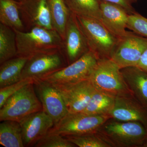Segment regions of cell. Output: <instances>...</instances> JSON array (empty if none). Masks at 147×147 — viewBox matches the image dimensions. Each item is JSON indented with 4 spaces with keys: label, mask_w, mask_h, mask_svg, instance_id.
<instances>
[{
    "label": "cell",
    "mask_w": 147,
    "mask_h": 147,
    "mask_svg": "<svg viewBox=\"0 0 147 147\" xmlns=\"http://www.w3.org/2000/svg\"><path fill=\"white\" fill-rule=\"evenodd\" d=\"M16 33L17 57L29 58L41 53L62 50L63 40L55 30L36 27Z\"/></svg>",
    "instance_id": "obj_1"
},
{
    "label": "cell",
    "mask_w": 147,
    "mask_h": 147,
    "mask_svg": "<svg viewBox=\"0 0 147 147\" xmlns=\"http://www.w3.org/2000/svg\"><path fill=\"white\" fill-rule=\"evenodd\" d=\"M96 89L115 97L134 96L121 69L111 59H99L90 78Z\"/></svg>",
    "instance_id": "obj_2"
},
{
    "label": "cell",
    "mask_w": 147,
    "mask_h": 147,
    "mask_svg": "<svg viewBox=\"0 0 147 147\" xmlns=\"http://www.w3.org/2000/svg\"><path fill=\"white\" fill-rule=\"evenodd\" d=\"M98 131L113 147H143L147 139V130L141 123L110 119Z\"/></svg>",
    "instance_id": "obj_3"
},
{
    "label": "cell",
    "mask_w": 147,
    "mask_h": 147,
    "mask_svg": "<svg viewBox=\"0 0 147 147\" xmlns=\"http://www.w3.org/2000/svg\"><path fill=\"white\" fill-rule=\"evenodd\" d=\"M33 82L11 96L0 108L1 121L11 120L20 122L27 116L42 110V104L35 91Z\"/></svg>",
    "instance_id": "obj_4"
},
{
    "label": "cell",
    "mask_w": 147,
    "mask_h": 147,
    "mask_svg": "<svg viewBox=\"0 0 147 147\" xmlns=\"http://www.w3.org/2000/svg\"><path fill=\"white\" fill-rule=\"evenodd\" d=\"M77 17L86 38L90 50L99 59H111L119 38L109 31L99 20Z\"/></svg>",
    "instance_id": "obj_5"
},
{
    "label": "cell",
    "mask_w": 147,
    "mask_h": 147,
    "mask_svg": "<svg viewBox=\"0 0 147 147\" xmlns=\"http://www.w3.org/2000/svg\"><path fill=\"white\" fill-rule=\"evenodd\" d=\"M111 119L109 115H89L81 112L68 113L54 125L47 133L65 137L96 132Z\"/></svg>",
    "instance_id": "obj_6"
},
{
    "label": "cell",
    "mask_w": 147,
    "mask_h": 147,
    "mask_svg": "<svg viewBox=\"0 0 147 147\" xmlns=\"http://www.w3.org/2000/svg\"><path fill=\"white\" fill-rule=\"evenodd\" d=\"M99 59L90 50L72 63L39 79L53 84H71L90 79Z\"/></svg>",
    "instance_id": "obj_7"
},
{
    "label": "cell",
    "mask_w": 147,
    "mask_h": 147,
    "mask_svg": "<svg viewBox=\"0 0 147 147\" xmlns=\"http://www.w3.org/2000/svg\"><path fill=\"white\" fill-rule=\"evenodd\" d=\"M147 48V38L127 31L119 38L111 59L121 69L137 66Z\"/></svg>",
    "instance_id": "obj_8"
},
{
    "label": "cell",
    "mask_w": 147,
    "mask_h": 147,
    "mask_svg": "<svg viewBox=\"0 0 147 147\" xmlns=\"http://www.w3.org/2000/svg\"><path fill=\"white\" fill-rule=\"evenodd\" d=\"M67 65L62 50L38 54L29 58L22 71L21 80L40 79Z\"/></svg>",
    "instance_id": "obj_9"
},
{
    "label": "cell",
    "mask_w": 147,
    "mask_h": 147,
    "mask_svg": "<svg viewBox=\"0 0 147 147\" xmlns=\"http://www.w3.org/2000/svg\"><path fill=\"white\" fill-rule=\"evenodd\" d=\"M51 84L61 94L69 113L84 111L96 90L90 79L74 84Z\"/></svg>",
    "instance_id": "obj_10"
},
{
    "label": "cell",
    "mask_w": 147,
    "mask_h": 147,
    "mask_svg": "<svg viewBox=\"0 0 147 147\" xmlns=\"http://www.w3.org/2000/svg\"><path fill=\"white\" fill-rule=\"evenodd\" d=\"M89 50L86 38L77 16L70 12L62 49L67 65L78 60Z\"/></svg>",
    "instance_id": "obj_11"
},
{
    "label": "cell",
    "mask_w": 147,
    "mask_h": 147,
    "mask_svg": "<svg viewBox=\"0 0 147 147\" xmlns=\"http://www.w3.org/2000/svg\"><path fill=\"white\" fill-rule=\"evenodd\" d=\"M33 85L42 110L53 119L55 125L58 123L68 113L61 94L53 84L46 81L34 79Z\"/></svg>",
    "instance_id": "obj_12"
},
{
    "label": "cell",
    "mask_w": 147,
    "mask_h": 147,
    "mask_svg": "<svg viewBox=\"0 0 147 147\" xmlns=\"http://www.w3.org/2000/svg\"><path fill=\"white\" fill-rule=\"evenodd\" d=\"M18 4L26 31L36 27L54 30L48 0H21Z\"/></svg>",
    "instance_id": "obj_13"
},
{
    "label": "cell",
    "mask_w": 147,
    "mask_h": 147,
    "mask_svg": "<svg viewBox=\"0 0 147 147\" xmlns=\"http://www.w3.org/2000/svg\"><path fill=\"white\" fill-rule=\"evenodd\" d=\"M24 147H34L45 136L55 123L44 110L27 116L20 122Z\"/></svg>",
    "instance_id": "obj_14"
},
{
    "label": "cell",
    "mask_w": 147,
    "mask_h": 147,
    "mask_svg": "<svg viewBox=\"0 0 147 147\" xmlns=\"http://www.w3.org/2000/svg\"><path fill=\"white\" fill-rule=\"evenodd\" d=\"M110 115L116 120L139 122L147 130V108L134 96L116 97Z\"/></svg>",
    "instance_id": "obj_15"
},
{
    "label": "cell",
    "mask_w": 147,
    "mask_h": 147,
    "mask_svg": "<svg viewBox=\"0 0 147 147\" xmlns=\"http://www.w3.org/2000/svg\"><path fill=\"white\" fill-rule=\"evenodd\" d=\"M99 1L100 21L114 35L119 39L121 38L127 33L129 14L125 9L119 5L103 0Z\"/></svg>",
    "instance_id": "obj_16"
},
{
    "label": "cell",
    "mask_w": 147,
    "mask_h": 147,
    "mask_svg": "<svg viewBox=\"0 0 147 147\" xmlns=\"http://www.w3.org/2000/svg\"><path fill=\"white\" fill-rule=\"evenodd\" d=\"M125 81L133 96L147 108V72L137 66L121 69Z\"/></svg>",
    "instance_id": "obj_17"
},
{
    "label": "cell",
    "mask_w": 147,
    "mask_h": 147,
    "mask_svg": "<svg viewBox=\"0 0 147 147\" xmlns=\"http://www.w3.org/2000/svg\"><path fill=\"white\" fill-rule=\"evenodd\" d=\"M28 58L16 57L6 61L0 67V88L21 80V74Z\"/></svg>",
    "instance_id": "obj_18"
},
{
    "label": "cell",
    "mask_w": 147,
    "mask_h": 147,
    "mask_svg": "<svg viewBox=\"0 0 147 147\" xmlns=\"http://www.w3.org/2000/svg\"><path fill=\"white\" fill-rule=\"evenodd\" d=\"M0 22L13 30L26 31L20 15L18 1L0 0Z\"/></svg>",
    "instance_id": "obj_19"
},
{
    "label": "cell",
    "mask_w": 147,
    "mask_h": 147,
    "mask_svg": "<svg viewBox=\"0 0 147 147\" xmlns=\"http://www.w3.org/2000/svg\"><path fill=\"white\" fill-rule=\"evenodd\" d=\"M0 144L5 147H24L20 123L6 120L0 124Z\"/></svg>",
    "instance_id": "obj_20"
},
{
    "label": "cell",
    "mask_w": 147,
    "mask_h": 147,
    "mask_svg": "<svg viewBox=\"0 0 147 147\" xmlns=\"http://www.w3.org/2000/svg\"><path fill=\"white\" fill-rule=\"evenodd\" d=\"M115 99L113 96L96 89L87 107L81 113L89 115H110Z\"/></svg>",
    "instance_id": "obj_21"
},
{
    "label": "cell",
    "mask_w": 147,
    "mask_h": 147,
    "mask_svg": "<svg viewBox=\"0 0 147 147\" xmlns=\"http://www.w3.org/2000/svg\"><path fill=\"white\" fill-rule=\"evenodd\" d=\"M54 30L63 40L70 11L64 0H48Z\"/></svg>",
    "instance_id": "obj_22"
},
{
    "label": "cell",
    "mask_w": 147,
    "mask_h": 147,
    "mask_svg": "<svg viewBox=\"0 0 147 147\" xmlns=\"http://www.w3.org/2000/svg\"><path fill=\"white\" fill-rule=\"evenodd\" d=\"M71 13L76 16L95 18L100 21L99 0H64Z\"/></svg>",
    "instance_id": "obj_23"
},
{
    "label": "cell",
    "mask_w": 147,
    "mask_h": 147,
    "mask_svg": "<svg viewBox=\"0 0 147 147\" xmlns=\"http://www.w3.org/2000/svg\"><path fill=\"white\" fill-rule=\"evenodd\" d=\"M17 55L16 33L13 29L0 23V64Z\"/></svg>",
    "instance_id": "obj_24"
},
{
    "label": "cell",
    "mask_w": 147,
    "mask_h": 147,
    "mask_svg": "<svg viewBox=\"0 0 147 147\" xmlns=\"http://www.w3.org/2000/svg\"><path fill=\"white\" fill-rule=\"evenodd\" d=\"M79 147H113L99 131L77 135L64 137Z\"/></svg>",
    "instance_id": "obj_25"
},
{
    "label": "cell",
    "mask_w": 147,
    "mask_h": 147,
    "mask_svg": "<svg viewBox=\"0 0 147 147\" xmlns=\"http://www.w3.org/2000/svg\"><path fill=\"white\" fill-rule=\"evenodd\" d=\"M35 147H75L73 144L59 134L47 133L34 145Z\"/></svg>",
    "instance_id": "obj_26"
},
{
    "label": "cell",
    "mask_w": 147,
    "mask_h": 147,
    "mask_svg": "<svg viewBox=\"0 0 147 147\" xmlns=\"http://www.w3.org/2000/svg\"><path fill=\"white\" fill-rule=\"evenodd\" d=\"M127 28L139 35L147 38V18L137 12L129 15Z\"/></svg>",
    "instance_id": "obj_27"
},
{
    "label": "cell",
    "mask_w": 147,
    "mask_h": 147,
    "mask_svg": "<svg viewBox=\"0 0 147 147\" xmlns=\"http://www.w3.org/2000/svg\"><path fill=\"white\" fill-rule=\"evenodd\" d=\"M34 81V79H23L14 84L0 88V108L11 96L26 85L33 83Z\"/></svg>",
    "instance_id": "obj_28"
},
{
    "label": "cell",
    "mask_w": 147,
    "mask_h": 147,
    "mask_svg": "<svg viewBox=\"0 0 147 147\" xmlns=\"http://www.w3.org/2000/svg\"><path fill=\"white\" fill-rule=\"evenodd\" d=\"M109 2L119 5L126 9L129 14H132L137 12L133 7V4L136 0H103Z\"/></svg>",
    "instance_id": "obj_29"
},
{
    "label": "cell",
    "mask_w": 147,
    "mask_h": 147,
    "mask_svg": "<svg viewBox=\"0 0 147 147\" xmlns=\"http://www.w3.org/2000/svg\"><path fill=\"white\" fill-rule=\"evenodd\" d=\"M137 67L147 72V48L142 55Z\"/></svg>",
    "instance_id": "obj_30"
},
{
    "label": "cell",
    "mask_w": 147,
    "mask_h": 147,
    "mask_svg": "<svg viewBox=\"0 0 147 147\" xmlns=\"http://www.w3.org/2000/svg\"><path fill=\"white\" fill-rule=\"evenodd\" d=\"M143 147H147V139L145 142L144 144L143 145Z\"/></svg>",
    "instance_id": "obj_31"
},
{
    "label": "cell",
    "mask_w": 147,
    "mask_h": 147,
    "mask_svg": "<svg viewBox=\"0 0 147 147\" xmlns=\"http://www.w3.org/2000/svg\"><path fill=\"white\" fill-rule=\"evenodd\" d=\"M15 1H21V0H15Z\"/></svg>",
    "instance_id": "obj_32"
}]
</instances>
